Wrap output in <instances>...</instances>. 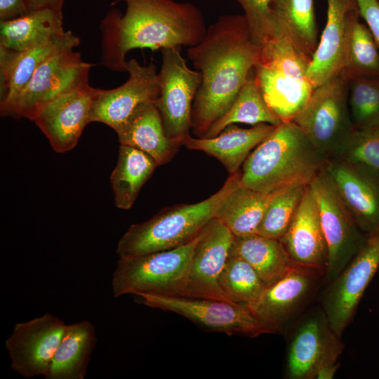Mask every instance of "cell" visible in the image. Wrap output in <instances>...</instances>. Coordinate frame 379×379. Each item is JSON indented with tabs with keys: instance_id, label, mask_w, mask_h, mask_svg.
Here are the masks:
<instances>
[{
	"instance_id": "16",
	"label": "cell",
	"mask_w": 379,
	"mask_h": 379,
	"mask_svg": "<svg viewBox=\"0 0 379 379\" xmlns=\"http://www.w3.org/2000/svg\"><path fill=\"white\" fill-rule=\"evenodd\" d=\"M327 1L326 25L307 71L314 88L341 72L352 29L360 15L357 0Z\"/></svg>"
},
{
	"instance_id": "7",
	"label": "cell",
	"mask_w": 379,
	"mask_h": 379,
	"mask_svg": "<svg viewBox=\"0 0 379 379\" xmlns=\"http://www.w3.org/2000/svg\"><path fill=\"white\" fill-rule=\"evenodd\" d=\"M348 80L338 74L315 88L293 121L327 159L333 157L354 130Z\"/></svg>"
},
{
	"instance_id": "9",
	"label": "cell",
	"mask_w": 379,
	"mask_h": 379,
	"mask_svg": "<svg viewBox=\"0 0 379 379\" xmlns=\"http://www.w3.org/2000/svg\"><path fill=\"white\" fill-rule=\"evenodd\" d=\"M161 52L159 95L155 104L166 135L181 146L191 137L192 106L202 77L198 70L189 67L180 47L164 48Z\"/></svg>"
},
{
	"instance_id": "28",
	"label": "cell",
	"mask_w": 379,
	"mask_h": 379,
	"mask_svg": "<svg viewBox=\"0 0 379 379\" xmlns=\"http://www.w3.org/2000/svg\"><path fill=\"white\" fill-rule=\"evenodd\" d=\"M158 166L147 153L120 144L117 162L110 175L115 206L123 210L131 208Z\"/></svg>"
},
{
	"instance_id": "34",
	"label": "cell",
	"mask_w": 379,
	"mask_h": 379,
	"mask_svg": "<svg viewBox=\"0 0 379 379\" xmlns=\"http://www.w3.org/2000/svg\"><path fill=\"white\" fill-rule=\"evenodd\" d=\"M307 186L292 185L273 192L257 234L280 240L298 209Z\"/></svg>"
},
{
	"instance_id": "1",
	"label": "cell",
	"mask_w": 379,
	"mask_h": 379,
	"mask_svg": "<svg viewBox=\"0 0 379 379\" xmlns=\"http://www.w3.org/2000/svg\"><path fill=\"white\" fill-rule=\"evenodd\" d=\"M260 53L244 15L220 16L199 44L187 48V56L202 77L192 110L197 138H204L230 109Z\"/></svg>"
},
{
	"instance_id": "3",
	"label": "cell",
	"mask_w": 379,
	"mask_h": 379,
	"mask_svg": "<svg viewBox=\"0 0 379 379\" xmlns=\"http://www.w3.org/2000/svg\"><path fill=\"white\" fill-rule=\"evenodd\" d=\"M326 161L294 121H282L246 158L241 182L264 194L308 185Z\"/></svg>"
},
{
	"instance_id": "25",
	"label": "cell",
	"mask_w": 379,
	"mask_h": 379,
	"mask_svg": "<svg viewBox=\"0 0 379 379\" xmlns=\"http://www.w3.org/2000/svg\"><path fill=\"white\" fill-rule=\"evenodd\" d=\"M97 343L94 326L88 320L66 325L46 379H84Z\"/></svg>"
},
{
	"instance_id": "27",
	"label": "cell",
	"mask_w": 379,
	"mask_h": 379,
	"mask_svg": "<svg viewBox=\"0 0 379 379\" xmlns=\"http://www.w3.org/2000/svg\"><path fill=\"white\" fill-rule=\"evenodd\" d=\"M62 11L32 10L26 15L0 21V46L24 51L65 32Z\"/></svg>"
},
{
	"instance_id": "13",
	"label": "cell",
	"mask_w": 379,
	"mask_h": 379,
	"mask_svg": "<svg viewBox=\"0 0 379 379\" xmlns=\"http://www.w3.org/2000/svg\"><path fill=\"white\" fill-rule=\"evenodd\" d=\"M128 78L113 89L95 88L90 112V123L100 122L114 131L142 105L156 102L159 95L158 72L153 62L140 65L131 58L126 62Z\"/></svg>"
},
{
	"instance_id": "10",
	"label": "cell",
	"mask_w": 379,
	"mask_h": 379,
	"mask_svg": "<svg viewBox=\"0 0 379 379\" xmlns=\"http://www.w3.org/2000/svg\"><path fill=\"white\" fill-rule=\"evenodd\" d=\"M92 64L84 62L74 48L59 51L46 59L1 116L32 121L46 104L73 89L88 84Z\"/></svg>"
},
{
	"instance_id": "6",
	"label": "cell",
	"mask_w": 379,
	"mask_h": 379,
	"mask_svg": "<svg viewBox=\"0 0 379 379\" xmlns=\"http://www.w3.org/2000/svg\"><path fill=\"white\" fill-rule=\"evenodd\" d=\"M199 234L175 248L119 258L112 279L114 297L140 293L185 296L192 255Z\"/></svg>"
},
{
	"instance_id": "4",
	"label": "cell",
	"mask_w": 379,
	"mask_h": 379,
	"mask_svg": "<svg viewBox=\"0 0 379 379\" xmlns=\"http://www.w3.org/2000/svg\"><path fill=\"white\" fill-rule=\"evenodd\" d=\"M240 183L239 171L230 175L223 186L204 201L164 208L148 220L132 224L119 240L117 254L135 257L189 243L215 217L220 206Z\"/></svg>"
},
{
	"instance_id": "18",
	"label": "cell",
	"mask_w": 379,
	"mask_h": 379,
	"mask_svg": "<svg viewBox=\"0 0 379 379\" xmlns=\"http://www.w3.org/2000/svg\"><path fill=\"white\" fill-rule=\"evenodd\" d=\"M95 88L89 84L60 95L43 106L34 121L58 153L72 150L90 123Z\"/></svg>"
},
{
	"instance_id": "20",
	"label": "cell",
	"mask_w": 379,
	"mask_h": 379,
	"mask_svg": "<svg viewBox=\"0 0 379 379\" xmlns=\"http://www.w3.org/2000/svg\"><path fill=\"white\" fill-rule=\"evenodd\" d=\"M79 43V37L67 30L21 51L0 46V111L16 98L46 59Z\"/></svg>"
},
{
	"instance_id": "32",
	"label": "cell",
	"mask_w": 379,
	"mask_h": 379,
	"mask_svg": "<svg viewBox=\"0 0 379 379\" xmlns=\"http://www.w3.org/2000/svg\"><path fill=\"white\" fill-rule=\"evenodd\" d=\"M219 284L230 301L247 307L258 300L266 287L253 267L235 255H229Z\"/></svg>"
},
{
	"instance_id": "12",
	"label": "cell",
	"mask_w": 379,
	"mask_h": 379,
	"mask_svg": "<svg viewBox=\"0 0 379 379\" xmlns=\"http://www.w3.org/2000/svg\"><path fill=\"white\" fill-rule=\"evenodd\" d=\"M378 267L379 227L366 234L361 248L326 295V320L337 336L341 335L351 321Z\"/></svg>"
},
{
	"instance_id": "19",
	"label": "cell",
	"mask_w": 379,
	"mask_h": 379,
	"mask_svg": "<svg viewBox=\"0 0 379 379\" xmlns=\"http://www.w3.org/2000/svg\"><path fill=\"white\" fill-rule=\"evenodd\" d=\"M326 320L305 322L293 338L288 351V373L291 378L331 379L338 368L342 347Z\"/></svg>"
},
{
	"instance_id": "39",
	"label": "cell",
	"mask_w": 379,
	"mask_h": 379,
	"mask_svg": "<svg viewBox=\"0 0 379 379\" xmlns=\"http://www.w3.org/2000/svg\"><path fill=\"white\" fill-rule=\"evenodd\" d=\"M29 11L25 0H0V21L13 20Z\"/></svg>"
},
{
	"instance_id": "33",
	"label": "cell",
	"mask_w": 379,
	"mask_h": 379,
	"mask_svg": "<svg viewBox=\"0 0 379 379\" xmlns=\"http://www.w3.org/2000/svg\"><path fill=\"white\" fill-rule=\"evenodd\" d=\"M354 77H379V49L369 30L357 20L353 27L343 69L339 74Z\"/></svg>"
},
{
	"instance_id": "30",
	"label": "cell",
	"mask_w": 379,
	"mask_h": 379,
	"mask_svg": "<svg viewBox=\"0 0 379 379\" xmlns=\"http://www.w3.org/2000/svg\"><path fill=\"white\" fill-rule=\"evenodd\" d=\"M273 193L264 194L241 183L218 208L215 217L236 237L255 234Z\"/></svg>"
},
{
	"instance_id": "26",
	"label": "cell",
	"mask_w": 379,
	"mask_h": 379,
	"mask_svg": "<svg viewBox=\"0 0 379 379\" xmlns=\"http://www.w3.org/2000/svg\"><path fill=\"white\" fill-rule=\"evenodd\" d=\"M229 255L249 263L266 286L282 277L293 265L280 240L258 234L234 236Z\"/></svg>"
},
{
	"instance_id": "17",
	"label": "cell",
	"mask_w": 379,
	"mask_h": 379,
	"mask_svg": "<svg viewBox=\"0 0 379 379\" xmlns=\"http://www.w3.org/2000/svg\"><path fill=\"white\" fill-rule=\"evenodd\" d=\"M325 170L360 230L366 234L379 227V171L332 157Z\"/></svg>"
},
{
	"instance_id": "35",
	"label": "cell",
	"mask_w": 379,
	"mask_h": 379,
	"mask_svg": "<svg viewBox=\"0 0 379 379\" xmlns=\"http://www.w3.org/2000/svg\"><path fill=\"white\" fill-rule=\"evenodd\" d=\"M349 107L354 128L379 126V77L348 79Z\"/></svg>"
},
{
	"instance_id": "5",
	"label": "cell",
	"mask_w": 379,
	"mask_h": 379,
	"mask_svg": "<svg viewBox=\"0 0 379 379\" xmlns=\"http://www.w3.org/2000/svg\"><path fill=\"white\" fill-rule=\"evenodd\" d=\"M310 61L281 32L261 45L255 78L267 104L281 121H293L314 89L307 77Z\"/></svg>"
},
{
	"instance_id": "38",
	"label": "cell",
	"mask_w": 379,
	"mask_h": 379,
	"mask_svg": "<svg viewBox=\"0 0 379 379\" xmlns=\"http://www.w3.org/2000/svg\"><path fill=\"white\" fill-rule=\"evenodd\" d=\"M360 15L366 22L368 29L379 49V1L357 0Z\"/></svg>"
},
{
	"instance_id": "21",
	"label": "cell",
	"mask_w": 379,
	"mask_h": 379,
	"mask_svg": "<svg viewBox=\"0 0 379 379\" xmlns=\"http://www.w3.org/2000/svg\"><path fill=\"white\" fill-rule=\"evenodd\" d=\"M280 241L293 264L314 271L326 270L327 244L317 204L309 185L291 225Z\"/></svg>"
},
{
	"instance_id": "15",
	"label": "cell",
	"mask_w": 379,
	"mask_h": 379,
	"mask_svg": "<svg viewBox=\"0 0 379 379\" xmlns=\"http://www.w3.org/2000/svg\"><path fill=\"white\" fill-rule=\"evenodd\" d=\"M234 235L218 218L203 229L193 250L185 295L230 301L219 284Z\"/></svg>"
},
{
	"instance_id": "31",
	"label": "cell",
	"mask_w": 379,
	"mask_h": 379,
	"mask_svg": "<svg viewBox=\"0 0 379 379\" xmlns=\"http://www.w3.org/2000/svg\"><path fill=\"white\" fill-rule=\"evenodd\" d=\"M281 122L265 100L253 69L230 109L210 128L204 138H213L227 126L236 123L277 126Z\"/></svg>"
},
{
	"instance_id": "36",
	"label": "cell",
	"mask_w": 379,
	"mask_h": 379,
	"mask_svg": "<svg viewBox=\"0 0 379 379\" xmlns=\"http://www.w3.org/2000/svg\"><path fill=\"white\" fill-rule=\"evenodd\" d=\"M333 157L379 171V126L354 128Z\"/></svg>"
},
{
	"instance_id": "14",
	"label": "cell",
	"mask_w": 379,
	"mask_h": 379,
	"mask_svg": "<svg viewBox=\"0 0 379 379\" xmlns=\"http://www.w3.org/2000/svg\"><path fill=\"white\" fill-rule=\"evenodd\" d=\"M65 326L50 313L15 324L5 343L11 368L26 378H46Z\"/></svg>"
},
{
	"instance_id": "2",
	"label": "cell",
	"mask_w": 379,
	"mask_h": 379,
	"mask_svg": "<svg viewBox=\"0 0 379 379\" xmlns=\"http://www.w3.org/2000/svg\"><path fill=\"white\" fill-rule=\"evenodd\" d=\"M126 11H109L100 24V65L126 72L127 53L135 48L152 51L194 46L207 27L199 9L174 0H124Z\"/></svg>"
},
{
	"instance_id": "11",
	"label": "cell",
	"mask_w": 379,
	"mask_h": 379,
	"mask_svg": "<svg viewBox=\"0 0 379 379\" xmlns=\"http://www.w3.org/2000/svg\"><path fill=\"white\" fill-rule=\"evenodd\" d=\"M317 204L328 248L330 277L345 267L364 244L361 234L325 168L309 184Z\"/></svg>"
},
{
	"instance_id": "8",
	"label": "cell",
	"mask_w": 379,
	"mask_h": 379,
	"mask_svg": "<svg viewBox=\"0 0 379 379\" xmlns=\"http://www.w3.org/2000/svg\"><path fill=\"white\" fill-rule=\"evenodd\" d=\"M135 296L147 307L173 312L211 332L251 338L273 332L248 307L232 302L145 293Z\"/></svg>"
},
{
	"instance_id": "37",
	"label": "cell",
	"mask_w": 379,
	"mask_h": 379,
	"mask_svg": "<svg viewBox=\"0 0 379 379\" xmlns=\"http://www.w3.org/2000/svg\"><path fill=\"white\" fill-rule=\"evenodd\" d=\"M233 1L241 6L251 32L260 45L276 34L271 11L272 0Z\"/></svg>"
},
{
	"instance_id": "24",
	"label": "cell",
	"mask_w": 379,
	"mask_h": 379,
	"mask_svg": "<svg viewBox=\"0 0 379 379\" xmlns=\"http://www.w3.org/2000/svg\"><path fill=\"white\" fill-rule=\"evenodd\" d=\"M119 142L151 156L159 166L170 161L180 147L166 135L155 102L141 106L115 131Z\"/></svg>"
},
{
	"instance_id": "40",
	"label": "cell",
	"mask_w": 379,
	"mask_h": 379,
	"mask_svg": "<svg viewBox=\"0 0 379 379\" xmlns=\"http://www.w3.org/2000/svg\"><path fill=\"white\" fill-rule=\"evenodd\" d=\"M65 1V0H25L31 11L38 9L62 11Z\"/></svg>"
},
{
	"instance_id": "22",
	"label": "cell",
	"mask_w": 379,
	"mask_h": 379,
	"mask_svg": "<svg viewBox=\"0 0 379 379\" xmlns=\"http://www.w3.org/2000/svg\"><path fill=\"white\" fill-rule=\"evenodd\" d=\"M269 124H258L250 128L234 124L227 126L213 138H189L184 143L187 149L202 151L218 159L230 175L239 168L260 142L275 128Z\"/></svg>"
},
{
	"instance_id": "29",
	"label": "cell",
	"mask_w": 379,
	"mask_h": 379,
	"mask_svg": "<svg viewBox=\"0 0 379 379\" xmlns=\"http://www.w3.org/2000/svg\"><path fill=\"white\" fill-rule=\"evenodd\" d=\"M271 11L277 32L312 59L318 46L313 0H272Z\"/></svg>"
},
{
	"instance_id": "23",
	"label": "cell",
	"mask_w": 379,
	"mask_h": 379,
	"mask_svg": "<svg viewBox=\"0 0 379 379\" xmlns=\"http://www.w3.org/2000/svg\"><path fill=\"white\" fill-rule=\"evenodd\" d=\"M314 270L293 264L279 279L265 287L248 307L273 332L302 300L311 287Z\"/></svg>"
}]
</instances>
